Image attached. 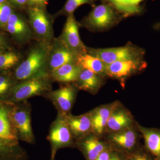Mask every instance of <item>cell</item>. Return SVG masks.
Segmentation results:
<instances>
[{
	"label": "cell",
	"instance_id": "6",
	"mask_svg": "<svg viewBox=\"0 0 160 160\" xmlns=\"http://www.w3.org/2000/svg\"><path fill=\"white\" fill-rule=\"evenodd\" d=\"M80 26L73 13L67 16L62 34L58 37L68 49L78 55L87 53V47L80 38L79 33Z\"/></svg>",
	"mask_w": 160,
	"mask_h": 160
},
{
	"label": "cell",
	"instance_id": "33",
	"mask_svg": "<svg viewBox=\"0 0 160 160\" xmlns=\"http://www.w3.org/2000/svg\"><path fill=\"white\" fill-rule=\"evenodd\" d=\"M110 160H127V159L124 153L112 149Z\"/></svg>",
	"mask_w": 160,
	"mask_h": 160
},
{
	"label": "cell",
	"instance_id": "25",
	"mask_svg": "<svg viewBox=\"0 0 160 160\" xmlns=\"http://www.w3.org/2000/svg\"><path fill=\"white\" fill-rule=\"evenodd\" d=\"M99 0H67L63 8L55 14V17L60 16H68L73 14L74 12L82 5L88 4L94 7L95 3Z\"/></svg>",
	"mask_w": 160,
	"mask_h": 160
},
{
	"label": "cell",
	"instance_id": "10",
	"mask_svg": "<svg viewBox=\"0 0 160 160\" xmlns=\"http://www.w3.org/2000/svg\"><path fill=\"white\" fill-rule=\"evenodd\" d=\"M147 66L144 58L118 61L107 64V76L122 79L143 71Z\"/></svg>",
	"mask_w": 160,
	"mask_h": 160
},
{
	"label": "cell",
	"instance_id": "24",
	"mask_svg": "<svg viewBox=\"0 0 160 160\" xmlns=\"http://www.w3.org/2000/svg\"><path fill=\"white\" fill-rule=\"evenodd\" d=\"M18 82L11 71L0 73V100L7 101Z\"/></svg>",
	"mask_w": 160,
	"mask_h": 160
},
{
	"label": "cell",
	"instance_id": "5",
	"mask_svg": "<svg viewBox=\"0 0 160 160\" xmlns=\"http://www.w3.org/2000/svg\"><path fill=\"white\" fill-rule=\"evenodd\" d=\"M87 52L106 64L124 60L143 58L145 54L144 49L129 43L117 48L93 49L87 47Z\"/></svg>",
	"mask_w": 160,
	"mask_h": 160
},
{
	"label": "cell",
	"instance_id": "17",
	"mask_svg": "<svg viewBox=\"0 0 160 160\" xmlns=\"http://www.w3.org/2000/svg\"><path fill=\"white\" fill-rule=\"evenodd\" d=\"M102 77L90 70L82 69L77 81V88L90 92H97L103 85Z\"/></svg>",
	"mask_w": 160,
	"mask_h": 160
},
{
	"label": "cell",
	"instance_id": "8",
	"mask_svg": "<svg viewBox=\"0 0 160 160\" xmlns=\"http://www.w3.org/2000/svg\"><path fill=\"white\" fill-rule=\"evenodd\" d=\"M78 55L71 51L58 38H55L48 53L47 69L49 74L67 63L76 62Z\"/></svg>",
	"mask_w": 160,
	"mask_h": 160
},
{
	"label": "cell",
	"instance_id": "16",
	"mask_svg": "<svg viewBox=\"0 0 160 160\" xmlns=\"http://www.w3.org/2000/svg\"><path fill=\"white\" fill-rule=\"evenodd\" d=\"M117 103L109 104L98 107L91 113L92 131L98 136L105 132L112 112Z\"/></svg>",
	"mask_w": 160,
	"mask_h": 160
},
{
	"label": "cell",
	"instance_id": "27",
	"mask_svg": "<svg viewBox=\"0 0 160 160\" xmlns=\"http://www.w3.org/2000/svg\"><path fill=\"white\" fill-rule=\"evenodd\" d=\"M16 144L0 138V160H13Z\"/></svg>",
	"mask_w": 160,
	"mask_h": 160
},
{
	"label": "cell",
	"instance_id": "23",
	"mask_svg": "<svg viewBox=\"0 0 160 160\" xmlns=\"http://www.w3.org/2000/svg\"><path fill=\"white\" fill-rule=\"evenodd\" d=\"M22 60V55L10 49L0 53V73L11 71L12 69L15 68Z\"/></svg>",
	"mask_w": 160,
	"mask_h": 160
},
{
	"label": "cell",
	"instance_id": "13",
	"mask_svg": "<svg viewBox=\"0 0 160 160\" xmlns=\"http://www.w3.org/2000/svg\"><path fill=\"white\" fill-rule=\"evenodd\" d=\"M133 123L131 113L117 104L110 114L105 132L109 133L117 132L132 127Z\"/></svg>",
	"mask_w": 160,
	"mask_h": 160
},
{
	"label": "cell",
	"instance_id": "28",
	"mask_svg": "<svg viewBox=\"0 0 160 160\" xmlns=\"http://www.w3.org/2000/svg\"><path fill=\"white\" fill-rule=\"evenodd\" d=\"M14 12L13 6L8 2L0 4V29H5L10 16Z\"/></svg>",
	"mask_w": 160,
	"mask_h": 160
},
{
	"label": "cell",
	"instance_id": "15",
	"mask_svg": "<svg viewBox=\"0 0 160 160\" xmlns=\"http://www.w3.org/2000/svg\"><path fill=\"white\" fill-rule=\"evenodd\" d=\"M144 140V148L154 158L160 160V129L146 128L137 124Z\"/></svg>",
	"mask_w": 160,
	"mask_h": 160
},
{
	"label": "cell",
	"instance_id": "22",
	"mask_svg": "<svg viewBox=\"0 0 160 160\" xmlns=\"http://www.w3.org/2000/svg\"><path fill=\"white\" fill-rule=\"evenodd\" d=\"M75 89L72 86L67 85L52 92V96L58 106L63 112L71 109L74 102Z\"/></svg>",
	"mask_w": 160,
	"mask_h": 160
},
{
	"label": "cell",
	"instance_id": "32",
	"mask_svg": "<svg viewBox=\"0 0 160 160\" xmlns=\"http://www.w3.org/2000/svg\"><path fill=\"white\" fill-rule=\"evenodd\" d=\"M112 149L110 146L107 147L95 160H110Z\"/></svg>",
	"mask_w": 160,
	"mask_h": 160
},
{
	"label": "cell",
	"instance_id": "3",
	"mask_svg": "<svg viewBox=\"0 0 160 160\" xmlns=\"http://www.w3.org/2000/svg\"><path fill=\"white\" fill-rule=\"evenodd\" d=\"M28 21L34 39L38 42L50 44L54 39L53 18L46 12V9H26Z\"/></svg>",
	"mask_w": 160,
	"mask_h": 160
},
{
	"label": "cell",
	"instance_id": "36",
	"mask_svg": "<svg viewBox=\"0 0 160 160\" xmlns=\"http://www.w3.org/2000/svg\"><path fill=\"white\" fill-rule=\"evenodd\" d=\"M3 36V35L2 34V33H0V38H1Z\"/></svg>",
	"mask_w": 160,
	"mask_h": 160
},
{
	"label": "cell",
	"instance_id": "35",
	"mask_svg": "<svg viewBox=\"0 0 160 160\" xmlns=\"http://www.w3.org/2000/svg\"><path fill=\"white\" fill-rule=\"evenodd\" d=\"M7 2V0H0V4L2 3L6 2Z\"/></svg>",
	"mask_w": 160,
	"mask_h": 160
},
{
	"label": "cell",
	"instance_id": "12",
	"mask_svg": "<svg viewBox=\"0 0 160 160\" xmlns=\"http://www.w3.org/2000/svg\"><path fill=\"white\" fill-rule=\"evenodd\" d=\"M14 105L9 101L0 100V138L17 143V134L11 116Z\"/></svg>",
	"mask_w": 160,
	"mask_h": 160
},
{
	"label": "cell",
	"instance_id": "19",
	"mask_svg": "<svg viewBox=\"0 0 160 160\" xmlns=\"http://www.w3.org/2000/svg\"><path fill=\"white\" fill-rule=\"evenodd\" d=\"M66 121L71 132L75 137L81 138L92 131L91 113L79 116L67 117Z\"/></svg>",
	"mask_w": 160,
	"mask_h": 160
},
{
	"label": "cell",
	"instance_id": "7",
	"mask_svg": "<svg viewBox=\"0 0 160 160\" xmlns=\"http://www.w3.org/2000/svg\"><path fill=\"white\" fill-rule=\"evenodd\" d=\"M106 142L112 149L124 154L132 152L140 146L137 132L132 127L109 133Z\"/></svg>",
	"mask_w": 160,
	"mask_h": 160
},
{
	"label": "cell",
	"instance_id": "14",
	"mask_svg": "<svg viewBox=\"0 0 160 160\" xmlns=\"http://www.w3.org/2000/svg\"><path fill=\"white\" fill-rule=\"evenodd\" d=\"M49 139L53 145L57 147L72 144L71 132L66 119H59L53 124L49 133Z\"/></svg>",
	"mask_w": 160,
	"mask_h": 160
},
{
	"label": "cell",
	"instance_id": "29",
	"mask_svg": "<svg viewBox=\"0 0 160 160\" xmlns=\"http://www.w3.org/2000/svg\"><path fill=\"white\" fill-rule=\"evenodd\" d=\"M125 154L127 160H156L144 146H140L134 151Z\"/></svg>",
	"mask_w": 160,
	"mask_h": 160
},
{
	"label": "cell",
	"instance_id": "21",
	"mask_svg": "<svg viewBox=\"0 0 160 160\" xmlns=\"http://www.w3.org/2000/svg\"><path fill=\"white\" fill-rule=\"evenodd\" d=\"M76 63L82 69H88L102 77L107 76V64L89 53L78 55Z\"/></svg>",
	"mask_w": 160,
	"mask_h": 160
},
{
	"label": "cell",
	"instance_id": "18",
	"mask_svg": "<svg viewBox=\"0 0 160 160\" xmlns=\"http://www.w3.org/2000/svg\"><path fill=\"white\" fill-rule=\"evenodd\" d=\"M79 146L87 160H95L109 145L98 136H91L83 140Z\"/></svg>",
	"mask_w": 160,
	"mask_h": 160
},
{
	"label": "cell",
	"instance_id": "4",
	"mask_svg": "<svg viewBox=\"0 0 160 160\" xmlns=\"http://www.w3.org/2000/svg\"><path fill=\"white\" fill-rule=\"evenodd\" d=\"M50 78L49 75L42 76L18 82L7 101L16 104L32 97L50 91Z\"/></svg>",
	"mask_w": 160,
	"mask_h": 160
},
{
	"label": "cell",
	"instance_id": "20",
	"mask_svg": "<svg viewBox=\"0 0 160 160\" xmlns=\"http://www.w3.org/2000/svg\"><path fill=\"white\" fill-rule=\"evenodd\" d=\"M82 69L76 62L67 63L52 71L50 73V77L61 82H75Z\"/></svg>",
	"mask_w": 160,
	"mask_h": 160
},
{
	"label": "cell",
	"instance_id": "26",
	"mask_svg": "<svg viewBox=\"0 0 160 160\" xmlns=\"http://www.w3.org/2000/svg\"><path fill=\"white\" fill-rule=\"evenodd\" d=\"M144 0H124L123 2L115 8L123 15L138 14L142 12L140 3Z\"/></svg>",
	"mask_w": 160,
	"mask_h": 160
},
{
	"label": "cell",
	"instance_id": "2",
	"mask_svg": "<svg viewBox=\"0 0 160 160\" xmlns=\"http://www.w3.org/2000/svg\"><path fill=\"white\" fill-rule=\"evenodd\" d=\"M121 14L113 6L103 2L93 7L79 24L91 31L106 30L119 22L122 18Z\"/></svg>",
	"mask_w": 160,
	"mask_h": 160
},
{
	"label": "cell",
	"instance_id": "11",
	"mask_svg": "<svg viewBox=\"0 0 160 160\" xmlns=\"http://www.w3.org/2000/svg\"><path fill=\"white\" fill-rule=\"evenodd\" d=\"M12 119L17 136L27 142H31L33 135L31 118L28 109L15 104L11 112Z\"/></svg>",
	"mask_w": 160,
	"mask_h": 160
},
{
	"label": "cell",
	"instance_id": "9",
	"mask_svg": "<svg viewBox=\"0 0 160 160\" xmlns=\"http://www.w3.org/2000/svg\"><path fill=\"white\" fill-rule=\"evenodd\" d=\"M4 30L9 32L13 39L21 45L34 39L28 19L14 12L10 16Z\"/></svg>",
	"mask_w": 160,
	"mask_h": 160
},
{
	"label": "cell",
	"instance_id": "31",
	"mask_svg": "<svg viewBox=\"0 0 160 160\" xmlns=\"http://www.w3.org/2000/svg\"><path fill=\"white\" fill-rule=\"evenodd\" d=\"M7 2L16 8L25 9L27 8L28 0H7Z\"/></svg>",
	"mask_w": 160,
	"mask_h": 160
},
{
	"label": "cell",
	"instance_id": "30",
	"mask_svg": "<svg viewBox=\"0 0 160 160\" xmlns=\"http://www.w3.org/2000/svg\"><path fill=\"white\" fill-rule=\"evenodd\" d=\"M48 2V0H28L27 8H38L46 9Z\"/></svg>",
	"mask_w": 160,
	"mask_h": 160
},
{
	"label": "cell",
	"instance_id": "34",
	"mask_svg": "<svg viewBox=\"0 0 160 160\" xmlns=\"http://www.w3.org/2000/svg\"><path fill=\"white\" fill-rule=\"evenodd\" d=\"M9 50L6 39L3 36L0 38V53Z\"/></svg>",
	"mask_w": 160,
	"mask_h": 160
},
{
	"label": "cell",
	"instance_id": "1",
	"mask_svg": "<svg viewBox=\"0 0 160 160\" xmlns=\"http://www.w3.org/2000/svg\"><path fill=\"white\" fill-rule=\"evenodd\" d=\"M51 44L37 42L30 48L27 57L22 60L12 72L18 82L37 77L50 76L47 64Z\"/></svg>",
	"mask_w": 160,
	"mask_h": 160
}]
</instances>
